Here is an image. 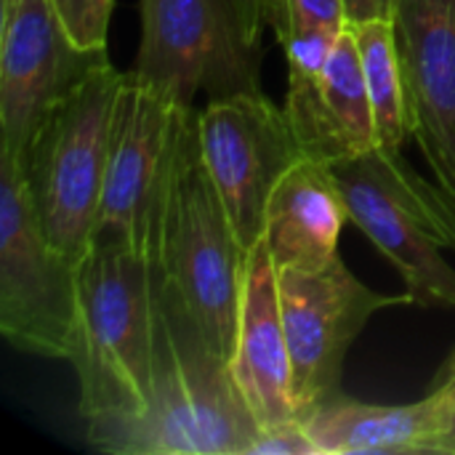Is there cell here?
Listing matches in <instances>:
<instances>
[{"label":"cell","mask_w":455,"mask_h":455,"mask_svg":"<svg viewBox=\"0 0 455 455\" xmlns=\"http://www.w3.org/2000/svg\"><path fill=\"white\" fill-rule=\"evenodd\" d=\"M157 269L125 240L99 235L77 261V344L69 357L88 427L136 421L152 403Z\"/></svg>","instance_id":"6da1fadb"},{"label":"cell","mask_w":455,"mask_h":455,"mask_svg":"<svg viewBox=\"0 0 455 455\" xmlns=\"http://www.w3.org/2000/svg\"><path fill=\"white\" fill-rule=\"evenodd\" d=\"M245 264L248 248L240 243L200 152L197 112L181 104L155 269L160 293L227 363L237 341Z\"/></svg>","instance_id":"7a4b0ae2"},{"label":"cell","mask_w":455,"mask_h":455,"mask_svg":"<svg viewBox=\"0 0 455 455\" xmlns=\"http://www.w3.org/2000/svg\"><path fill=\"white\" fill-rule=\"evenodd\" d=\"M349 221L397 267L416 307L455 309V205L403 157L376 147L331 165Z\"/></svg>","instance_id":"3957f363"},{"label":"cell","mask_w":455,"mask_h":455,"mask_svg":"<svg viewBox=\"0 0 455 455\" xmlns=\"http://www.w3.org/2000/svg\"><path fill=\"white\" fill-rule=\"evenodd\" d=\"M125 72H93L35 133L21 157L24 179L48 240L80 261L93 240L115 104Z\"/></svg>","instance_id":"277c9868"},{"label":"cell","mask_w":455,"mask_h":455,"mask_svg":"<svg viewBox=\"0 0 455 455\" xmlns=\"http://www.w3.org/2000/svg\"><path fill=\"white\" fill-rule=\"evenodd\" d=\"M77 312V261L48 240L21 160L0 147V331L21 352L69 363Z\"/></svg>","instance_id":"5b68a950"},{"label":"cell","mask_w":455,"mask_h":455,"mask_svg":"<svg viewBox=\"0 0 455 455\" xmlns=\"http://www.w3.org/2000/svg\"><path fill=\"white\" fill-rule=\"evenodd\" d=\"M131 83L176 104L259 91V51L248 48L227 0H141V45Z\"/></svg>","instance_id":"8992f818"},{"label":"cell","mask_w":455,"mask_h":455,"mask_svg":"<svg viewBox=\"0 0 455 455\" xmlns=\"http://www.w3.org/2000/svg\"><path fill=\"white\" fill-rule=\"evenodd\" d=\"M277 293L299 419L339 395L347 352L371 317L387 307L413 304L408 293H376L347 269L341 256L323 269H277Z\"/></svg>","instance_id":"52a82bcc"},{"label":"cell","mask_w":455,"mask_h":455,"mask_svg":"<svg viewBox=\"0 0 455 455\" xmlns=\"http://www.w3.org/2000/svg\"><path fill=\"white\" fill-rule=\"evenodd\" d=\"M107 48H80L51 0L0 3V136L19 160L48 115L93 72Z\"/></svg>","instance_id":"ba28073f"},{"label":"cell","mask_w":455,"mask_h":455,"mask_svg":"<svg viewBox=\"0 0 455 455\" xmlns=\"http://www.w3.org/2000/svg\"><path fill=\"white\" fill-rule=\"evenodd\" d=\"M205 168L251 251L264 235V213L277 181L304 157L285 109L261 91L219 96L197 112Z\"/></svg>","instance_id":"9c48e42d"},{"label":"cell","mask_w":455,"mask_h":455,"mask_svg":"<svg viewBox=\"0 0 455 455\" xmlns=\"http://www.w3.org/2000/svg\"><path fill=\"white\" fill-rule=\"evenodd\" d=\"M179 107L125 75L115 104L109 160L93 227V237H120L155 264Z\"/></svg>","instance_id":"30bf717a"},{"label":"cell","mask_w":455,"mask_h":455,"mask_svg":"<svg viewBox=\"0 0 455 455\" xmlns=\"http://www.w3.org/2000/svg\"><path fill=\"white\" fill-rule=\"evenodd\" d=\"M288 56L285 115L304 157L328 165L360 157L379 147L373 107L352 27L331 37L293 35Z\"/></svg>","instance_id":"8fae6325"},{"label":"cell","mask_w":455,"mask_h":455,"mask_svg":"<svg viewBox=\"0 0 455 455\" xmlns=\"http://www.w3.org/2000/svg\"><path fill=\"white\" fill-rule=\"evenodd\" d=\"M392 21L411 136L455 205V0H397Z\"/></svg>","instance_id":"7c38bea8"},{"label":"cell","mask_w":455,"mask_h":455,"mask_svg":"<svg viewBox=\"0 0 455 455\" xmlns=\"http://www.w3.org/2000/svg\"><path fill=\"white\" fill-rule=\"evenodd\" d=\"M229 368L261 427L299 419L291 392V352L277 293V269L264 237L248 251Z\"/></svg>","instance_id":"4fadbf2b"},{"label":"cell","mask_w":455,"mask_h":455,"mask_svg":"<svg viewBox=\"0 0 455 455\" xmlns=\"http://www.w3.org/2000/svg\"><path fill=\"white\" fill-rule=\"evenodd\" d=\"M451 421V397L440 384L411 405H368L333 395L304 419L320 455H448Z\"/></svg>","instance_id":"5bb4252c"},{"label":"cell","mask_w":455,"mask_h":455,"mask_svg":"<svg viewBox=\"0 0 455 455\" xmlns=\"http://www.w3.org/2000/svg\"><path fill=\"white\" fill-rule=\"evenodd\" d=\"M349 211L328 163L301 157L275 187L264 213V240L277 269H323L339 259Z\"/></svg>","instance_id":"9a60e30c"},{"label":"cell","mask_w":455,"mask_h":455,"mask_svg":"<svg viewBox=\"0 0 455 455\" xmlns=\"http://www.w3.org/2000/svg\"><path fill=\"white\" fill-rule=\"evenodd\" d=\"M363 75L373 107L376 136L379 147L384 149H403L411 136L408 120V99H405V77L403 61L397 51V35L392 19H368V21H349Z\"/></svg>","instance_id":"2e32d148"},{"label":"cell","mask_w":455,"mask_h":455,"mask_svg":"<svg viewBox=\"0 0 455 455\" xmlns=\"http://www.w3.org/2000/svg\"><path fill=\"white\" fill-rule=\"evenodd\" d=\"M285 8H288V32L280 43H285L293 35L336 40L349 24L347 0H285Z\"/></svg>","instance_id":"e0dca14e"},{"label":"cell","mask_w":455,"mask_h":455,"mask_svg":"<svg viewBox=\"0 0 455 455\" xmlns=\"http://www.w3.org/2000/svg\"><path fill=\"white\" fill-rule=\"evenodd\" d=\"M69 37L88 51L107 48V29L115 0H51Z\"/></svg>","instance_id":"ac0fdd59"},{"label":"cell","mask_w":455,"mask_h":455,"mask_svg":"<svg viewBox=\"0 0 455 455\" xmlns=\"http://www.w3.org/2000/svg\"><path fill=\"white\" fill-rule=\"evenodd\" d=\"M227 5L240 29V37L253 51H261V35L267 27L275 29L277 40H283L288 32L285 0H227Z\"/></svg>","instance_id":"d6986e66"},{"label":"cell","mask_w":455,"mask_h":455,"mask_svg":"<svg viewBox=\"0 0 455 455\" xmlns=\"http://www.w3.org/2000/svg\"><path fill=\"white\" fill-rule=\"evenodd\" d=\"M251 455H320V451L309 437L304 419H293L261 427V435L253 443Z\"/></svg>","instance_id":"ffe728a7"},{"label":"cell","mask_w":455,"mask_h":455,"mask_svg":"<svg viewBox=\"0 0 455 455\" xmlns=\"http://www.w3.org/2000/svg\"><path fill=\"white\" fill-rule=\"evenodd\" d=\"M349 21H368V19H392L395 0H347Z\"/></svg>","instance_id":"44dd1931"},{"label":"cell","mask_w":455,"mask_h":455,"mask_svg":"<svg viewBox=\"0 0 455 455\" xmlns=\"http://www.w3.org/2000/svg\"><path fill=\"white\" fill-rule=\"evenodd\" d=\"M440 387H445L448 397H451V408H453V421H451V435H448V455H455V349L451 355V360L445 363L440 379H437Z\"/></svg>","instance_id":"7402d4cb"}]
</instances>
